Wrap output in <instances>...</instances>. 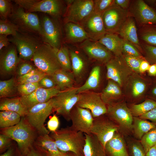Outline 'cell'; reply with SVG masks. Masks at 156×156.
<instances>
[{
	"instance_id": "obj_1",
	"label": "cell",
	"mask_w": 156,
	"mask_h": 156,
	"mask_svg": "<svg viewBox=\"0 0 156 156\" xmlns=\"http://www.w3.org/2000/svg\"><path fill=\"white\" fill-rule=\"evenodd\" d=\"M50 135L54 140L61 152H71L81 156H84L83 148L85 143L84 134L72 129L67 126L58 129Z\"/></svg>"
},
{
	"instance_id": "obj_2",
	"label": "cell",
	"mask_w": 156,
	"mask_h": 156,
	"mask_svg": "<svg viewBox=\"0 0 156 156\" xmlns=\"http://www.w3.org/2000/svg\"><path fill=\"white\" fill-rule=\"evenodd\" d=\"M0 134L10 137L16 142L21 154L33 145L39 134L24 117H21L20 121L16 125L0 129Z\"/></svg>"
},
{
	"instance_id": "obj_3",
	"label": "cell",
	"mask_w": 156,
	"mask_h": 156,
	"mask_svg": "<svg viewBox=\"0 0 156 156\" xmlns=\"http://www.w3.org/2000/svg\"><path fill=\"white\" fill-rule=\"evenodd\" d=\"M57 50L49 44L43 43L37 48L32 58L36 68L50 76L62 69L57 57Z\"/></svg>"
},
{
	"instance_id": "obj_4",
	"label": "cell",
	"mask_w": 156,
	"mask_h": 156,
	"mask_svg": "<svg viewBox=\"0 0 156 156\" xmlns=\"http://www.w3.org/2000/svg\"><path fill=\"white\" fill-rule=\"evenodd\" d=\"M15 3L26 12H40L59 18L64 10V2L59 0H15Z\"/></svg>"
},
{
	"instance_id": "obj_5",
	"label": "cell",
	"mask_w": 156,
	"mask_h": 156,
	"mask_svg": "<svg viewBox=\"0 0 156 156\" xmlns=\"http://www.w3.org/2000/svg\"><path fill=\"white\" fill-rule=\"evenodd\" d=\"M65 1L67 6L63 15L64 24L72 22L81 25L93 12V0Z\"/></svg>"
},
{
	"instance_id": "obj_6",
	"label": "cell",
	"mask_w": 156,
	"mask_h": 156,
	"mask_svg": "<svg viewBox=\"0 0 156 156\" xmlns=\"http://www.w3.org/2000/svg\"><path fill=\"white\" fill-rule=\"evenodd\" d=\"M58 18L44 15L40 20V37L44 42L59 49L63 43L61 25Z\"/></svg>"
},
{
	"instance_id": "obj_7",
	"label": "cell",
	"mask_w": 156,
	"mask_h": 156,
	"mask_svg": "<svg viewBox=\"0 0 156 156\" xmlns=\"http://www.w3.org/2000/svg\"><path fill=\"white\" fill-rule=\"evenodd\" d=\"M77 88L61 91L51 98L53 112L60 115L67 121L70 120V112L78 101L79 94Z\"/></svg>"
},
{
	"instance_id": "obj_8",
	"label": "cell",
	"mask_w": 156,
	"mask_h": 156,
	"mask_svg": "<svg viewBox=\"0 0 156 156\" xmlns=\"http://www.w3.org/2000/svg\"><path fill=\"white\" fill-rule=\"evenodd\" d=\"M13 8L8 17L10 21L19 29L31 33L41 34L40 20L34 13L26 12L22 8L17 5Z\"/></svg>"
},
{
	"instance_id": "obj_9",
	"label": "cell",
	"mask_w": 156,
	"mask_h": 156,
	"mask_svg": "<svg viewBox=\"0 0 156 156\" xmlns=\"http://www.w3.org/2000/svg\"><path fill=\"white\" fill-rule=\"evenodd\" d=\"M53 112L51 99L46 102L36 105L28 109L24 117L39 134H49L50 131L45 127L44 123Z\"/></svg>"
},
{
	"instance_id": "obj_10",
	"label": "cell",
	"mask_w": 156,
	"mask_h": 156,
	"mask_svg": "<svg viewBox=\"0 0 156 156\" xmlns=\"http://www.w3.org/2000/svg\"><path fill=\"white\" fill-rule=\"evenodd\" d=\"M9 40L16 46L21 59L26 61L32 59L37 48L43 43L36 37L20 31Z\"/></svg>"
},
{
	"instance_id": "obj_11",
	"label": "cell",
	"mask_w": 156,
	"mask_h": 156,
	"mask_svg": "<svg viewBox=\"0 0 156 156\" xmlns=\"http://www.w3.org/2000/svg\"><path fill=\"white\" fill-rule=\"evenodd\" d=\"M107 69V77L120 86H124L132 73V70L126 63L123 55L114 57L105 64Z\"/></svg>"
},
{
	"instance_id": "obj_12",
	"label": "cell",
	"mask_w": 156,
	"mask_h": 156,
	"mask_svg": "<svg viewBox=\"0 0 156 156\" xmlns=\"http://www.w3.org/2000/svg\"><path fill=\"white\" fill-rule=\"evenodd\" d=\"M130 14L128 10L124 9L115 4L101 14L107 33L117 34Z\"/></svg>"
},
{
	"instance_id": "obj_13",
	"label": "cell",
	"mask_w": 156,
	"mask_h": 156,
	"mask_svg": "<svg viewBox=\"0 0 156 156\" xmlns=\"http://www.w3.org/2000/svg\"><path fill=\"white\" fill-rule=\"evenodd\" d=\"M75 46L80 49L90 60L101 64H105L115 57L102 44L90 39Z\"/></svg>"
},
{
	"instance_id": "obj_14",
	"label": "cell",
	"mask_w": 156,
	"mask_h": 156,
	"mask_svg": "<svg viewBox=\"0 0 156 156\" xmlns=\"http://www.w3.org/2000/svg\"><path fill=\"white\" fill-rule=\"evenodd\" d=\"M103 115L94 118L90 132L105 147L106 143L117 132L119 127L108 116L103 117Z\"/></svg>"
},
{
	"instance_id": "obj_15",
	"label": "cell",
	"mask_w": 156,
	"mask_h": 156,
	"mask_svg": "<svg viewBox=\"0 0 156 156\" xmlns=\"http://www.w3.org/2000/svg\"><path fill=\"white\" fill-rule=\"evenodd\" d=\"M108 116L122 129H132L133 117L131 111L124 103H115L108 105Z\"/></svg>"
},
{
	"instance_id": "obj_16",
	"label": "cell",
	"mask_w": 156,
	"mask_h": 156,
	"mask_svg": "<svg viewBox=\"0 0 156 156\" xmlns=\"http://www.w3.org/2000/svg\"><path fill=\"white\" fill-rule=\"evenodd\" d=\"M79 94V99L76 105L89 109L94 118L107 113V107L102 100L100 94L91 91Z\"/></svg>"
},
{
	"instance_id": "obj_17",
	"label": "cell",
	"mask_w": 156,
	"mask_h": 156,
	"mask_svg": "<svg viewBox=\"0 0 156 156\" xmlns=\"http://www.w3.org/2000/svg\"><path fill=\"white\" fill-rule=\"evenodd\" d=\"M129 8L130 15L139 24H156V11L144 0L133 1Z\"/></svg>"
},
{
	"instance_id": "obj_18",
	"label": "cell",
	"mask_w": 156,
	"mask_h": 156,
	"mask_svg": "<svg viewBox=\"0 0 156 156\" xmlns=\"http://www.w3.org/2000/svg\"><path fill=\"white\" fill-rule=\"evenodd\" d=\"M70 119L72 121L70 127L72 129L84 134H91L94 118L89 109L75 105L71 111Z\"/></svg>"
},
{
	"instance_id": "obj_19",
	"label": "cell",
	"mask_w": 156,
	"mask_h": 156,
	"mask_svg": "<svg viewBox=\"0 0 156 156\" xmlns=\"http://www.w3.org/2000/svg\"><path fill=\"white\" fill-rule=\"evenodd\" d=\"M16 47L10 45L1 50L0 56V73L3 76L12 75L16 71L21 59L17 54Z\"/></svg>"
},
{
	"instance_id": "obj_20",
	"label": "cell",
	"mask_w": 156,
	"mask_h": 156,
	"mask_svg": "<svg viewBox=\"0 0 156 156\" xmlns=\"http://www.w3.org/2000/svg\"><path fill=\"white\" fill-rule=\"evenodd\" d=\"M101 14L93 12L81 25L92 40L97 41L107 33Z\"/></svg>"
},
{
	"instance_id": "obj_21",
	"label": "cell",
	"mask_w": 156,
	"mask_h": 156,
	"mask_svg": "<svg viewBox=\"0 0 156 156\" xmlns=\"http://www.w3.org/2000/svg\"><path fill=\"white\" fill-rule=\"evenodd\" d=\"M61 91L56 87L50 89L39 87L31 94L19 98L23 105L28 109L36 105L48 101Z\"/></svg>"
},
{
	"instance_id": "obj_22",
	"label": "cell",
	"mask_w": 156,
	"mask_h": 156,
	"mask_svg": "<svg viewBox=\"0 0 156 156\" xmlns=\"http://www.w3.org/2000/svg\"><path fill=\"white\" fill-rule=\"evenodd\" d=\"M64 24L63 43L75 45L89 39L86 33L80 25L72 22Z\"/></svg>"
},
{
	"instance_id": "obj_23",
	"label": "cell",
	"mask_w": 156,
	"mask_h": 156,
	"mask_svg": "<svg viewBox=\"0 0 156 156\" xmlns=\"http://www.w3.org/2000/svg\"><path fill=\"white\" fill-rule=\"evenodd\" d=\"M118 34L123 39L132 43L139 51H142L138 39L135 21L130 15L121 27Z\"/></svg>"
},
{
	"instance_id": "obj_24",
	"label": "cell",
	"mask_w": 156,
	"mask_h": 156,
	"mask_svg": "<svg viewBox=\"0 0 156 156\" xmlns=\"http://www.w3.org/2000/svg\"><path fill=\"white\" fill-rule=\"evenodd\" d=\"M68 47L71 62L72 73L75 77H80L88 65V60L82 51L76 46Z\"/></svg>"
},
{
	"instance_id": "obj_25",
	"label": "cell",
	"mask_w": 156,
	"mask_h": 156,
	"mask_svg": "<svg viewBox=\"0 0 156 156\" xmlns=\"http://www.w3.org/2000/svg\"><path fill=\"white\" fill-rule=\"evenodd\" d=\"M34 144L48 156H64L65 153L59 150L54 140L49 134H39Z\"/></svg>"
},
{
	"instance_id": "obj_26",
	"label": "cell",
	"mask_w": 156,
	"mask_h": 156,
	"mask_svg": "<svg viewBox=\"0 0 156 156\" xmlns=\"http://www.w3.org/2000/svg\"><path fill=\"white\" fill-rule=\"evenodd\" d=\"M104 148L106 156H129L123 139L117 132L106 143Z\"/></svg>"
},
{
	"instance_id": "obj_27",
	"label": "cell",
	"mask_w": 156,
	"mask_h": 156,
	"mask_svg": "<svg viewBox=\"0 0 156 156\" xmlns=\"http://www.w3.org/2000/svg\"><path fill=\"white\" fill-rule=\"evenodd\" d=\"M97 42L104 46L115 57L122 55L123 40L117 34L107 33Z\"/></svg>"
},
{
	"instance_id": "obj_28",
	"label": "cell",
	"mask_w": 156,
	"mask_h": 156,
	"mask_svg": "<svg viewBox=\"0 0 156 156\" xmlns=\"http://www.w3.org/2000/svg\"><path fill=\"white\" fill-rule=\"evenodd\" d=\"M84 134V156H107L104 147L95 135L91 133Z\"/></svg>"
},
{
	"instance_id": "obj_29",
	"label": "cell",
	"mask_w": 156,
	"mask_h": 156,
	"mask_svg": "<svg viewBox=\"0 0 156 156\" xmlns=\"http://www.w3.org/2000/svg\"><path fill=\"white\" fill-rule=\"evenodd\" d=\"M51 76L56 83V87L61 91L74 87L75 77L72 72L61 69Z\"/></svg>"
},
{
	"instance_id": "obj_30",
	"label": "cell",
	"mask_w": 156,
	"mask_h": 156,
	"mask_svg": "<svg viewBox=\"0 0 156 156\" xmlns=\"http://www.w3.org/2000/svg\"><path fill=\"white\" fill-rule=\"evenodd\" d=\"M120 86L114 81L108 80L107 84L101 93V98L106 104L109 105L115 103L122 95Z\"/></svg>"
},
{
	"instance_id": "obj_31",
	"label": "cell",
	"mask_w": 156,
	"mask_h": 156,
	"mask_svg": "<svg viewBox=\"0 0 156 156\" xmlns=\"http://www.w3.org/2000/svg\"><path fill=\"white\" fill-rule=\"evenodd\" d=\"M0 110L14 112L18 113L21 117H24L26 115L28 109L23 105L19 97L4 98H1Z\"/></svg>"
},
{
	"instance_id": "obj_32",
	"label": "cell",
	"mask_w": 156,
	"mask_h": 156,
	"mask_svg": "<svg viewBox=\"0 0 156 156\" xmlns=\"http://www.w3.org/2000/svg\"><path fill=\"white\" fill-rule=\"evenodd\" d=\"M101 67L99 65L94 66L85 82L77 88V92L80 94L90 91L97 88L99 86L100 79Z\"/></svg>"
},
{
	"instance_id": "obj_33",
	"label": "cell",
	"mask_w": 156,
	"mask_h": 156,
	"mask_svg": "<svg viewBox=\"0 0 156 156\" xmlns=\"http://www.w3.org/2000/svg\"><path fill=\"white\" fill-rule=\"evenodd\" d=\"M156 128V124L138 117H133L132 129L136 137L141 139L151 130Z\"/></svg>"
},
{
	"instance_id": "obj_34",
	"label": "cell",
	"mask_w": 156,
	"mask_h": 156,
	"mask_svg": "<svg viewBox=\"0 0 156 156\" xmlns=\"http://www.w3.org/2000/svg\"><path fill=\"white\" fill-rule=\"evenodd\" d=\"M140 29V38L145 43L156 47V24L144 25Z\"/></svg>"
},
{
	"instance_id": "obj_35",
	"label": "cell",
	"mask_w": 156,
	"mask_h": 156,
	"mask_svg": "<svg viewBox=\"0 0 156 156\" xmlns=\"http://www.w3.org/2000/svg\"><path fill=\"white\" fill-rule=\"evenodd\" d=\"M21 117L18 113L14 112L2 111L0 112V129L14 126L20 121Z\"/></svg>"
},
{
	"instance_id": "obj_36",
	"label": "cell",
	"mask_w": 156,
	"mask_h": 156,
	"mask_svg": "<svg viewBox=\"0 0 156 156\" xmlns=\"http://www.w3.org/2000/svg\"><path fill=\"white\" fill-rule=\"evenodd\" d=\"M17 81L14 77L0 81V98H7L14 95L17 91Z\"/></svg>"
},
{
	"instance_id": "obj_37",
	"label": "cell",
	"mask_w": 156,
	"mask_h": 156,
	"mask_svg": "<svg viewBox=\"0 0 156 156\" xmlns=\"http://www.w3.org/2000/svg\"><path fill=\"white\" fill-rule=\"evenodd\" d=\"M156 107V101L149 99L138 104H133L130 110L133 116H140Z\"/></svg>"
},
{
	"instance_id": "obj_38",
	"label": "cell",
	"mask_w": 156,
	"mask_h": 156,
	"mask_svg": "<svg viewBox=\"0 0 156 156\" xmlns=\"http://www.w3.org/2000/svg\"><path fill=\"white\" fill-rule=\"evenodd\" d=\"M57 56L61 68L65 70L71 72L72 70L71 62L68 47L63 44L58 49Z\"/></svg>"
},
{
	"instance_id": "obj_39",
	"label": "cell",
	"mask_w": 156,
	"mask_h": 156,
	"mask_svg": "<svg viewBox=\"0 0 156 156\" xmlns=\"http://www.w3.org/2000/svg\"><path fill=\"white\" fill-rule=\"evenodd\" d=\"M47 75L37 68L28 73L17 78L18 85L27 83H38Z\"/></svg>"
},
{
	"instance_id": "obj_40",
	"label": "cell",
	"mask_w": 156,
	"mask_h": 156,
	"mask_svg": "<svg viewBox=\"0 0 156 156\" xmlns=\"http://www.w3.org/2000/svg\"><path fill=\"white\" fill-rule=\"evenodd\" d=\"M19 31L18 28L9 20L1 19L0 20V35L12 36L16 35Z\"/></svg>"
},
{
	"instance_id": "obj_41",
	"label": "cell",
	"mask_w": 156,
	"mask_h": 156,
	"mask_svg": "<svg viewBox=\"0 0 156 156\" xmlns=\"http://www.w3.org/2000/svg\"><path fill=\"white\" fill-rule=\"evenodd\" d=\"M141 143L146 153L156 145V128L145 134L141 139Z\"/></svg>"
},
{
	"instance_id": "obj_42",
	"label": "cell",
	"mask_w": 156,
	"mask_h": 156,
	"mask_svg": "<svg viewBox=\"0 0 156 156\" xmlns=\"http://www.w3.org/2000/svg\"><path fill=\"white\" fill-rule=\"evenodd\" d=\"M39 87L38 83H25L18 85L17 91L21 96H26L32 93Z\"/></svg>"
},
{
	"instance_id": "obj_43",
	"label": "cell",
	"mask_w": 156,
	"mask_h": 156,
	"mask_svg": "<svg viewBox=\"0 0 156 156\" xmlns=\"http://www.w3.org/2000/svg\"><path fill=\"white\" fill-rule=\"evenodd\" d=\"M144 53L145 59L151 64H156V47L146 43L141 45Z\"/></svg>"
},
{
	"instance_id": "obj_44",
	"label": "cell",
	"mask_w": 156,
	"mask_h": 156,
	"mask_svg": "<svg viewBox=\"0 0 156 156\" xmlns=\"http://www.w3.org/2000/svg\"><path fill=\"white\" fill-rule=\"evenodd\" d=\"M129 156H146L144 149L140 142L136 141L131 142L128 146Z\"/></svg>"
},
{
	"instance_id": "obj_45",
	"label": "cell",
	"mask_w": 156,
	"mask_h": 156,
	"mask_svg": "<svg viewBox=\"0 0 156 156\" xmlns=\"http://www.w3.org/2000/svg\"><path fill=\"white\" fill-rule=\"evenodd\" d=\"M114 0H94L93 12L102 14L114 4Z\"/></svg>"
},
{
	"instance_id": "obj_46",
	"label": "cell",
	"mask_w": 156,
	"mask_h": 156,
	"mask_svg": "<svg viewBox=\"0 0 156 156\" xmlns=\"http://www.w3.org/2000/svg\"><path fill=\"white\" fill-rule=\"evenodd\" d=\"M122 55L127 65L131 70L139 73L141 63L145 59L125 54H123Z\"/></svg>"
},
{
	"instance_id": "obj_47",
	"label": "cell",
	"mask_w": 156,
	"mask_h": 156,
	"mask_svg": "<svg viewBox=\"0 0 156 156\" xmlns=\"http://www.w3.org/2000/svg\"><path fill=\"white\" fill-rule=\"evenodd\" d=\"M123 40L122 49L123 54L143 58L139 50L135 46L129 41Z\"/></svg>"
},
{
	"instance_id": "obj_48",
	"label": "cell",
	"mask_w": 156,
	"mask_h": 156,
	"mask_svg": "<svg viewBox=\"0 0 156 156\" xmlns=\"http://www.w3.org/2000/svg\"><path fill=\"white\" fill-rule=\"evenodd\" d=\"M13 8L10 1L0 0V14L2 19H7L12 12Z\"/></svg>"
},
{
	"instance_id": "obj_49",
	"label": "cell",
	"mask_w": 156,
	"mask_h": 156,
	"mask_svg": "<svg viewBox=\"0 0 156 156\" xmlns=\"http://www.w3.org/2000/svg\"><path fill=\"white\" fill-rule=\"evenodd\" d=\"M36 68L27 61H24L20 62L16 71L17 78L28 73Z\"/></svg>"
},
{
	"instance_id": "obj_50",
	"label": "cell",
	"mask_w": 156,
	"mask_h": 156,
	"mask_svg": "<svg viewBox=\"0 0 156 156\" xmlns=\"http://www.w3.org/2000/svg\"><path fill=\"white\" fill-rule=\"evenodd\" d=\"M146 84L144 82L140 80L135 81L132 86L133 96L135 97L140 96L146 90Z\"/></svg>"
},
{
	"instance_id": "obj_51",
	"label": "cell",
	"mask_w": 156,
	"mask_h": 156,
	"mask_svg": "<svg viewBox=\"0 0 156 156\" xmlns=\"http://www.w3.org/2000/svg\"><path fill=\"white\" fill-rule=\"evenodd\" d=\"M13 140L10 137L0 134V153L2 154L8 149L13 144Z\"/></svg>"
},
{
	"instance_id": "obj_52",
	"label": "cell",
	"mask_w": 156,
	"mask_h": 156,
	"mask_svg": "<svg viewBox=\"0 0 156 156\" xmlns=\"http://www.w3.org/2000/svg\"><path fill=\"white\" fill-rule=\"evenodd\" d=\"M40 87L50 89L56 87V83L51 76L47 75L38 82Z\"/></svg>"
},
{
	"instance_id": "obj_53",
	"label": "cell",
	"mask_w": 156,
	"mask_h": 156,
	"mask_svg": "<svg viewBox=\"0 0 156 156\" xmlns=\"http://www.w3.org/2000/svg\"><path fill=\"white\" fill-rule=\"evenodd\" d=\"M20 156H48L44 151L34 144L26 152Z\"/></svg>"
},
{
	"instance_id": "obj_54",
	"label": "cell",
	"mask_w": 156,
	"mask_h": 156,
	"mask_svg": "<svg viewBox=\"0 0 156 156\" xmlns=\"http://www.w3.org/2000/svg\"><path fill=\"white\" fill-rule=\"evenodd\" d=\"M59 125V118L55 114H54L51 116L47 123L48 130L51 132H54L57 130Z\"/></svg>"
},
{
	"instance_id": "obj_55",
	"label": "cell",
	"mask_w": 156,
	"mask_h": 156,
	"mask_svg": "<svg viewBox=\"0 0 156 156\" xmlns=\"http://www.w3.org/2000/svg\"><path fill=\"white\" fill-rule=\"evenodd\" d=\"M20 154L17 145L13 143L5 152L1 154L0 156H20Z\"/></svg>"
},
{
	"instance_id": "obj_56",
	"label": "cell",
	"mask_w": 156,
	"mask_h": 156,
	"mask_svg": "<svg viewBox=\"0 0 156 156\" xmlns=\"http://www.w3.org/2000/svg\"><path fill=\"white\" fill-rule=\"evenodd\" d=\"M145 120H149L156 124V107L139 117Z\"/></svg>"
},
{
	"instance_id": "obj_57",
	"label": "cell",
	"mask_w": 156,
	"mask_h": 156,
	"mask_svg": "<svg viewBox=\"0 0 156 156\" xmlns=\"http://www.w3.org/2000/svg\"><path fill=\"white\" fill-rule=\"evenodd\" d=\"M131 1L129 0H114V3L125 10H128Z\"/></svg>"
},
{
	"instance_id": "obj_58",
	"label": "cell",
	"mask_w": 156,
	"mask_h": 156,
	"mask_svg": "<svg viewBox=\"0 0 156 156\" xmlns=\"http://www.w3.org/2000/svg\"><path fill=\"white\" fill-rule=\"evenodd\" d=\"M10 42L7 36L4 35H0V50L3 48L6 47L10 45Z\"/></svg>"
},
{
	"instance_id": "obj_59",
	"label": "cell",
	"mask_w": 156,
	"mask_h": 156,
	"mask_svg": "<svg viewBox=\"0 0 156 156\" xmlns=\"http://www.w3.org/2000/svg\"><path fill=\"white\" fill-rule=\"evenodd\" d=\"M150 65L149 62L145 59L143 60L140 65L139 72L143 73L148 70Z\"/></svg>"
},
{
	"instance_id": "obj_60",
	"label": "cell",
	"mask_w": 156,
	"mask_h": 156,
	"mask_svg": "<svg viewBox=\"0 0 156 156\" xmlns=\"http://www.w3.org/2000/svg\"><path fill=\"white\" fill-rule=\"evenodd\" d=\"M148 71L149 76L153 77H156V64L151 65Z\"/></svg>"
},
{
	"instance_id": "obj_61",
	"label": "cell",
	"mask_w": 156,
	"mask_h": 156,
	"mask_svg": "<svg viewBox=\"0 0 156 156\" xmlns=\"http://www.w3.org/2000/svg\"><path fill=\"white\" fill-rule=\"evenodd\" d=\"M146 156H156V145L148 151L146 153Z\"/></svg>"
},
{
	"instance_id": "obj_62",
	"label": "cell",
	"mask_w": 156,
	"mask_h": 156,
	"mask_svg": "<svg viewBox=\"0 0 156 156\" xmlns=\"http://www.w3.org/2000/svg\"><path fill=\"white\" fill-rule=\"evenodd\" d=\"M154 85L152 87L150 93L151 97L153 98L152 100L156 101V82Z\"/></svg>"
},
{
	"instance_id": "obj_63",
	"label": "cell",
	"mask_w": 156,
	"mask_h": 156,
	"mask_svg": "<svg viewBox=\"0 0 156 156\" xmlns=\"http://www.w3.org/2000/svg\"><path fill=\"white\" fill-rule=\"evenodd\" d=\"M64 156H81L71 152H68L65 153Z\"/></svg>"
},
{
	"instance_id": "obj_64",
	"label": "cell",
	"mask_w": 156,
	"mask_h": 156,
	"mask_svg": "<svg viewBox=\"0 0 156 156\" xmlns=\"http://www.w3.org/2000/svg\"><path fill=\"white\" fill-rule=\"evenodd\" d=\"M154 4H155V6H156V0H155V2Z\"/></svg>"
}]
</instances>
